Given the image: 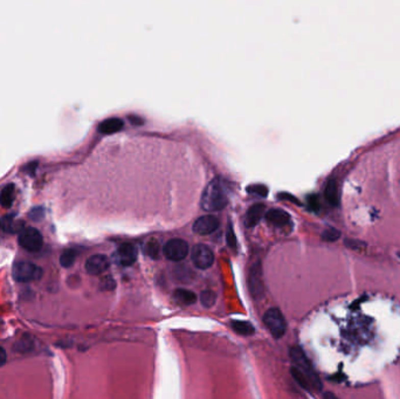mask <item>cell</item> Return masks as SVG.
<instances>
[{"label": "cell", "mask_w": 400, "mask_h": 399, "mask_svg": "<svg viewBox=\"0 0 400 399\" xmlns=\"http://www.w3.org/2000/svg\"><path fill=\"white\" fill-rule=\"evenodd\" d=\"M115 255L119 265L130 266L137 259V248L134 245H131V243H123V245L118 247Z\"/></svg>", "instance_id": "11"}, {"label": "cell", "mask_w": 400, "mask_h": 399, "mask_svg": "<svg viewBox=\"0 0 400 399\" xmlns=\"http://www.w3.org/2000/svg\"><path fill=\"white\" fill-rule=\"evenodd\" d=\"M200 204L205 211H218L226 206L227 193L222 183L219 179H213L205 187Z\"/></svg>", "instance_id": "1"}, {"label": "cell", "mask_w": 400, "mask_h": 399, "mask_svg": "<svg viewBox=\"0 0 400 399\" xmlns=\"http://www.w3.org/2000/svg\"><path fill=\"white\" fill-rule=\"evenodd\" d=\"M248 191H249V192L258 193V194H260V195H262V197H266L267 193H268L267 187H266V186H263V185L251 186V187H248Z\"/></svg>", "instance_id": "26"}, {"label": "cell", "mask_w": 400, "mask_h": 399, "mask_svg": "<svg viewBox=\"0 0 400 399\" xmlns=\"http://www.w3.org/2000/svg\"><path fill=\"white\" fill-rule=\"evenodd\" d=\"M7 356H6V351L4 350L2 346H0V366L4 365L6 363Z\"/></svg>", "instance_id": "27"}, {"label": "cell", "mask_w": 400, "mask_h": 399, "mask_svg": "<svg viewBox=\"0 0 400 399\" xmlns=\"http://www.w3.org/2000/svg\"><path fill=\"white\" fill-rule=\"evenodd\" d=\"M227 243L233 250L237 247V238H235L232 226H229V229H227Z\"/></svg>", "instance_id": "25"}, {"label": "cell", "mask_w": 400, "mask_h": 399, "mask_svg": "<svg viewBox=\"0 0 400 399\" xmlns=\"http://www.w3.org/2000/svg\"><path fill=\"white\" fill-rule=\"evenodd\" d=\"M326 198L331 206L339 205V191L338 184L335 179H330L326 186Z\"/></svg>", "instance_id": "15"}, {"label": "cell", "mask_w": 400, "mask_h": 399, "mask_svg": "<svg viewBox=\"0 0 400 399\" xmlns=\"http://www.w3.org/2000/svg\"><path fill=\"white\" fill-rule=\"evenodd\" d=\"M346 245L349 246V247H351V248H353V250H358V245L364 246V243L359 242V241H347Z\"/></svg>", "instance_id": "28"}, {"label": "cell", "mask_w": 400, "mask_h": 399, "mask_svg": "<svg viewBox=\"0 0 400 399\" xmlns=\"http://www.w3.org/2000/svg\"><path fill=\"white\" fill-rule=\"evenodd\" d=\"M14 185L9 184L4 187L2 192H0V204L4 207H11L12 203L14 201Z\"/></svg>", "instance_id": "18"}, {"label": "cell", "mask_w": 400, "mask_h": 399, "mask_svg": "<svg viewBox=\"0 0 400 399\" xmlns=\"http://www.w3.org/2000/svg\"><path fill=\"white\" fill-rule=\"evenodd\" d=\"M173 297L179 305L183 306L194 305V303L197 302V295L189 289H177L173 294Z\"/></svg>", "instance_id": "16"}, {"label": "cell", "mask_w": 400, "mask_h": 399, "mask_svg": "<svg viewBox=\"0 0 400 399\" xmlns=\"http://www.w3.org/2000/svg\"><path fill=\"white\" fill-rule=\"evenodd\" d=\"M19 243L29 252H38L43 245V238L39 230L34 227H26L19 234Z\"/></svg>", "instance_id": "5"}, {"label": "cell", "mask_w": 400, "mask_h": 399, "mask_svg": "<svg viewBox=\"0 0 400 399\" xmlns=\"http://www.w3.org/2000/svg\"><path fill=\"white\" fill-rule=\"evenodd\" d=\"M123 121L119 118H108L106 121H103L101 124L98 126V130L99 133L102 134H106V135H110V134H115L123 128Z\"/></svg>", "instance_id": "14"}, {"label": "cell", "mask_w": 400, "mask_h": 399, "mask_svg": "<svg viewBox=\"0 0 400 399\" xmlns=\"http://www.w3.org/2000/svg\"><path fill=\"white\" fill-rule=\"evenodd\" d=\"M13 278L18 282H31L42 277V269L29 261H19L13 266Z\"/></svg>", "instance_id": "3"}, {"label": "cell", "mask_w": 400, "mask_h": 399, "mask_svg": "<svg viewBox=\"0 0 400 399\" xmlns=\"http://www.w3.org/2000/svg\"><path fill=\"white\" fill-rule=\"evenodd\" d=\"M263 322L273 337L281 338L286 334L287 323L282 313L278 308L268 309L263 316Z\"/></svg>", "instance_id": "4"}, {"label": "cell", "mask_w": 400, "mask_h": 399, "mask_svg": "<svg viewBox=\"0 0 400 399\" xmlns=\"http://www.w3.org/2000/svg\"><path fill=\"white\" fill-rule=\"evenodd\" d=\"M309 202H310V206L314 207V209H318V201L317 198H316V195H311L309 198Z\"/></svg>", "instance_id": "29"}, {"label": "cell", "mask_w": 400, "mask_h": 399, "mask_svg": "<svg viewBox=\"0 0 400 399\" xmlns=\"http://www.w3.org/2000/svg\"><path fill=\"white\" fill-rule=\"evenodd\" d=\"M192 262L199 269H207L213 265L214 254L209 246L198 243L192 248L191 252Z\"/></svg>", "instance_id": "7"}, {"label": "cell", "mask_w": 400, "mask_h": 399, "mask_svg": "<svg viewBox=\"0 0 400 399\" xmlns=\"http://www.w3.org/2000/svg\"><path fill=\"white\" fill-rule=\"evenodd\" d=\"M219 227V219L214 215H204L197 219L193 225V231L197 234L206 235L213 233Z\"/></svg>", "instance_id": "10"}, {"label": "cell", "mask_w": 400, "mask_h": 399, "mask_svg": "<svg viewBox=\"0 0 400 399\" xmlns=\"http://www.w3.org/2000/svg\"><path fill=\"white\" fill-rule=\"evenodd\" d=\"M145 253L149 255L150 258L157 259L159 255V251H161V247H159V242L155 239H151V240L147 241L145 243Z\"/></svg>", "instance_id": "22"}, {"label": "cell", "mask_w": 400, "mask_h": 399, "mask_svg": "<svg viewBox=\"0 0 400 399\" xmlns=\"http://www.w3.org/2000/svg\"><path fill=\"white\" fill-rule=\"evenodd\" d=\"M291 375H293L294 380L297 382L303 389L311 390V385H310L309 381H308V378L298 369H296L295 366H293V368H291Z\"/></svg>", "instance_id": "21"}, {"label": "cell", "mask_w": 400, "mask_h": 399, "mask_svg": "<svg viewBox=\"0 0 400 399\" xmlns=\"http://www.w3.org/2000/svg\"><path fill=\"white\" fill-rule=\"evenodd\" d=\"M164 255L171 261H182L190 252L189 243L183 239H171L164 246Z\"/></svg>", "instance_id": "6"}, {"label": "cell", "mask_w": 400, "mask_h": 399, "mask_svg": "<svg viewBox=\"0 0 400 399\" xmlns=\"http://www.w3.org/2000/svg\"><path fill=\"white\" fill-rule=\"evenodd\" d=\"M266 219L270 224L278 227H285L290 222V215L283 210L273 209L266 213Z\"/></svg>", "instance_id": "12"}, {"label": "cell", "mask_w": 400, "mask_h": 399, "mask_svg": "<svg viewBox=\"0 0 400 399\" xmlns=\"http://www.w3.org/2000/svg\"><path fill=\"white\" fill-rule=\"evenodd\" d=\"M99 286H101V289L103 290H113L116 287V282L110 275H108V277L102 279L101 282H99Z\"/></svg>", "instance_id": "24"}, {"label": "cell", "mask_w": 400, "mask_h": 399, "mask_svg": "<svg viewBox=\"0 0 400 399\" xmlns=\"http://www.w3.org/2000/svg\"><path fill=\"white\" fill-rule=\"evenodd\" d=\"M339 237H341V232H339L338 230L334 229V227H329V229H327L322 234L323 240L329 241V242H334L336 240H338Z\"/></svg>", "instance_id": "23"}, {"label": "cell", "mask_w": 400, "mask_h": 399, "mask_svg": "<svg viewBox=\"0 0 400 399\" xmlns=\"http://www.w3.org/2000/svg\"><path fill=\"white\" fill-rule=\"evenodd\" d=\"M109 259L103 254H95L86 261V270L90 275H101L109 268Z\"/></svg>", "instance_id": "9"}, {"label": "cell", "mask_w": 400, "mask_h": 399, "mask_svg": "<svg viewBox=\"0 0 400 399\" xmlns=\"http://www.w3.org/2000/svg\"><path fill=\"white\" fill-rule=\"evenodd\" d=\"M266 211V206L263 204H255L248 210L246 215V226L253 227L258 224L260 219L263 217Z\"/></svg>", "instance_id": "13"}, {"label": "cell", "mask_w": 400, "mask_h": 399, "mask_svg": "<svg viewBox=\"0 0 400 399\" xmlns=\"http://www.w3.org/2000/svg\"><path fill=\"white\" fill-rule=\"evenodd\" d=\"M248 286H249V292L254 298H261L265 294V286H263L262 279V268L260 262L255 263L249 270V277H248Z\"/></svg>", "instance_id": "8"}, {"label": "cell", "mask_w": 400, "mask_h": 399, "mask_svg": "<svg viewBox=\"0 0 400 399\" xmlns=\"http://www.w3.org/2000/svg\"><path fill=\"white\" fill-rule=\"evenodd\" d=\"M200 302L202 305L205 307V308H211L215 305L217 302V295L212 290H204V292L200 294Z\"/></svg>", "instance_id": "19"}, {"label": "cell", "mask_w": 400, "mask_h": 399, "mask_svg": "<svg viewBox=\"0 0 400 399\" xmlns=\"http://www.w3.org/2000/svg\"><path fill=\"white\" fill-rule=\"evenodd\" d=\"M289 354H290L291 361H293V363L295 364V368L298 369L308 378V381H309L311 385V389L317 391L321 390L322 383L319 381L317 373L315 372L310 361L308 360L306 354L303 353V350L301 348H298V346H291Z\"/></svg>", "instance_id": "2"}, {"label": "cell", "mask_w": 400, "mask_h": 399, "mask_svg": "<svg viewBox=\"0 0 400 399\" xmlns=\"http://www.w3.org/2000/svg\"><path fill=\"white\" fill-rule=\"evenodd\" d=\"M75 259H77V251L74 250H66L65 252L61 254L60 257V263H61L62 267H70L75 262Z\"/></svg>", "instance_id": "20"}, {"label": "cell", "mask_w": 400, "mask_h": 399, "mask_svg": "<svg viewBox=\"0 0 400 399\" xmlns=\"http://www.w3.org/2000/svg\"><path fill=\"white\" fill-rule=\"evenodd\" d=\"M232 329L239 335H243V336H251L255 333L254 327L249 322L245 321H233L232 322Z\"/></svg>", "instance_id": "17"}, {"label": "cell", "mask_w": 400, "mask_h": 399, "mask_svg": "<svg viewBox=\"0 0 400 399\" xmlns=\"http://www.w3.org/2000/svg\"><path fill=\"white\" fill-rule=\"evenodd\" d=\"M322 399H339L338 397H336L334 393H331V392H326L323 394V398Z\"/></svg>", "instance_id": "30"}]
</instances>
